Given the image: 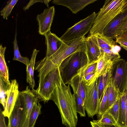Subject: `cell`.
<instances>
[{"mask_svg":"<svg viewBox=\"0 0 127 127\" xmlns=\"http://www.w3.org/2000/svg\"><path fill=\"white\" fill-rule=\"evenodd\" d=\"M85 36L63 41L59 49L50 57L42 59L36 64L35 70L39 73V85L50 71L59 67L62 63L72 54L78 52L86 53Z\"/></svg>","mask_w":127,"mask_h":127,"instance_id":"cell-1","label":"cell"},{"mask_svg":"<svg viewBox=\"0 0 127 127\" xmlns=\"http://www.w3.org/2000/svg\"><path fill=\"white\" fill-rule=\"evenodd\" d=\"M50 100L57 106L63 124L66 127H76L78 119L75 98L74 94L71 93L70 84L66 86L62 79L55 83Z\"/></svg>","mask_w":127,"mask_h":127,"instance_id":"cell-2","label":"cell"},{"mask_svg":"<svg viewBox=\"0 0 127 127\" xmlns=\"http://www.w3.org/2000/svg\"><path fill=\"white\" fill-rule=\"evenodd\" d=\"M127 6V0H107L97 14L90 34H102L107 25L122 12Z\"/></svg>","mask_w":127,"mask_h":127,"instance_id":"cell-3","label":"cell"},{"mask_svg":"<svg viewBox=\"0 0 127 127\" xmlns=\"http://www.w3.org/2000/svg\"><path fill=\"white\" fill-rule=\"evenodd\" d=\"M87 63V56L85 53L82 52L75 53L65 60L59 67L64 83L65 85L69 84L72 78Z\"/></svg>","mask_w":127,"mask_h":127,"instance_id":"cell-4","label":"cell"},{"mask_svg":"<svg viewBox=\"0 0 127 127\" xmlns=\"http://www.w3.org/2000/svg\"><path fill=\"white\" fill-rule=\"evenodd\" d=\"M62 79L59 67L49 73L44 78L37 89L32 90L36 95L39 101H43L45 103L50 100L51 94L55 88V83Z\"/></svg>","mask_w":127,"mask_h":127,"instance_id":"cell-5","label":"cell"},{"mask_svg":"<svg viewBox=\"0 0 127 127\" xmlns=\"http://www.w3.org/2000/svg\"><path fill=\"white\" fill-rule=\"evenodd\" d=\"M96 15L94 12L85 18L81 20L67 29L60 38L62 41H66L85 36L91 29Z\"/></svg>","mask_w":127,"mask_h":127,"instance_id":"cell-6","label":"cell"},{"mask_svg":"<svg viewBox=\"0 0 127 127\" xmlns=\"http://www.w3.org/2000/svg\"><path fill=\"white\" fill-rule=\"evenodd\" d=\"M110 78L121 95L127 87V61L120 59L114 62L111 69Z\"/></svg>","mask_w":127,"mask_h":127,"instance_id":"cell-7","label":"cell"},{"mask_svg":"<svg viewBox=\"0 0 127 127\" xmlns=\"http://www.w3.org/2000/svg\"><path fill=\"white\" fill-rule=\"evenodd\" d=\"M98 86V78L93 82L86 85L84 106L89 117L93 118L98 113L100 101L99 98Z\"/></svg>","mask_w":127,"mask_h":127,"instance_id":"cell-8","label":"cell"},{"mask_svg":"<svg viewBox=\"0 0 127 127\" xmlns=\"http://www.w3.org/2000/svg\"><path fill=\"white\" fill-rule=\"evenodd\" d=\"M25 101L19 93L14 107L8 119L7 127H24L27 114Z\"/></svg>","mask_w":127,"mask_h":127,"instance_id":"cell-9","label":"cell"},{"mask_svg":"<svg viewBox=\"0 0 127 127\" xmlns=\"http://www.w3.org/2000/svg\"><path fill=\"white\" fill-rule=\"evenodd\" d=\"M55 12L54 7L52 6L45 9L43 12L36 16L40 34L44 35L50 31Z\"/></svg>","mask_w":127,"mask_h":127,"instance_id":"cell-10","label":"cell"},{"mask_svg":"<svg viewBox=\"0 0 127 127\" xmlns=\"http://www.w3.org/2000/svg\"><path fill=\"white\" fill-rule=\"evenodd\" d=\"M19 85L15 79L11 80L9 86L5 108L2 111L4 117L8 118L15 104L19 95Z\"/></svg>","mask_w":127,"mask_h":127,"instance_id":"cell-11","label":"cell"},{"mask_svg":"<svg viewBox=\"0 0 127 127\" xmlns=\"http://www.w3.org/2000/svg\"><path fill=\"white\" fill-rule=\"evenodd\" d=\"M85 41L87 63L97 61L100 56L101 51L95 35L90 34L85 37Z\"/></svg>","mask_w":127,"mask_h":127,"instance_id":"cell-12","label":"cell"},{"mask_svg":"<svg viewBox=\"0 0 127 127\" xmlns=\"http://www.w3.org/2000/svg\"><path fill=\"white\" fill-rule=\"evenodd\" d=\"M96 0H54L52 3L62 5L69 9L72 13L77 14L85 7Z\"/></svg>","mask_w":127,"mask_h":127,"instance_id":"cell-13","label":"cell"},{"mask_svg":"<svg viewBox=\"0 0 127 127\" xmlns=\"http://www.w3.org/2000/svg\"><path fill=\"white\" fill-rule=\"evenodd\" d=\"M45 37L46 50L45 58L53 55L61 47L63 41L50 31L44 35Z\"/></svg>","mask_w":127,"mask_h":127,"instance_id":"cell-14","label":"cell"},{"mask_svg":"<svg viewBox=\"0 0 127 127\" xmlns=\"http://www.w3.org/2000/svg\"><path fill=\"white\" fill-rule=\"evenodd\" d=\"M19 94L24 98L27 106L26 117L24 127H29V121L31 111L34 103L39 102L35 94L27 86L25 90L19 92Z\"/></svg>","mask_w":127,"mask_h":127,"instance_id":"cell-15","label":"cell"},{"mask_svg":"<svg viewBox=\"0 0 127 127\" xmlns=\"http://www.w3.org/2000/svg\"><path fill=\"white\" fill-rule=\"evenodd\" d=\"M127 14V6L122 12L114 17L105 27L103 34L107 37L116 39L114 36V32Z\"/></svg>","mask_w":127,"mask_h":127,"instance_id":"cell-16","label":"cell"},{"mask_svg":"<svg viewBox=\"0 0 127 127\" xmlns=\"http://www.w3.org/2000/svg\"><path fill=\"white\" fill-rule=\"evenodd\" d=\"M69 84L73 89L74 94L81 96L84 101L86 85L79 74L77 73L72 78Z\"/></svg>","mask_w":127,"mask_h":127,"instance_id":"cell-17","label":"cell"},{"mask_svg":"<svg viewBox=\"0 0 127 127\" xmlns=\"http://www.w3.org/2000/svg\"><path fill=\"white\" fill-rule=\"evenodd\" d=\"M39 51V50H37L36 49L33 50L29 63L26 66V81L32 90L34 89L35 85L34 71L35 68L36 58L37 55Z\"/></svg>","mask_w":127,"mask_h":127,"instance_id":"cell-18","label":"cell"},{"mask_svg":"<svg viewBox=\"0 0 127 127\" xmlns=\"http://www.w3.org/2000/svg\"><path fill=\"white\" fill-rule=\"evenodd\" d=\"M5 47H3L2 44L0 46V77L6 84L10 85L8 68L5 62L4 54L6 49Z\"/></svg>","mask_w":127,"mask_h":127,"instance_id":"cell-19","label":"cell"},{"mask_svg":"<svg viewBox=\"0 0 127 127\" xmlns=\"http://www.w3.org/2000/svg\"><path fill=\"white\" fill-rule=\"evenodd\" d=\"M95 34L100 49L114 50L116 46V42L113 38L107 37L103 34L97 33Z\"/></svg>","mask_w":127,"mask_h":127,"instance_id":"cell-20","label":"cell"},{"mask_svg":"<svg viewBox=\"0 0 127 127\" xmlns=\"http://www.w3.org/2000/svg\"><path fill=\"white\" fill-rule=\"evenodd\" d=\"M105 60L102 56H100L97 61L95 75L97 78L106 73L111 68L113 63Z\"/></svg>","mask_w":127,"mask_h":127,"instance_id":"cell-21","label":"cell"},{"mask_svg":"<svg viewBox=\"0 0 127 127\" xmlns=\"http://www.w3.org/2000/svg\"><path fill=\"white\" fill-rule=\"evenodd\" d=\"M126 101L124 92L120 98L119 114L117 122L118 127H126Z\"/></svg>","mask_w":127,"mask_h":127,"instance_id":"cell-22","label":"cell"},{"mask_svg":"<svg viewBox=\"0 0 127 127\" xmlns=\"http://www.w3.org/2000/svg\"><path fill=\"white\" fill-rule=\"evenodd\" d=\"M97 61L87 63L78 70L77 73L82 78L89 75L95 73Z\"/></svg>","mask_w":127,"mask_h":127,"instance_id":"cell-23","label":"cell"},{"mask_svg":"<svg viewBox=\"0 0 127 127\" xmlns=\"http://www.w3.org/2000/svg\"><path fill=\"white\" fill-rule=\"evenodd\" d=\"M17 32L16 28L14 38L13 42L14 51V56L13 60L20 62L27 66L29 64L30 60L28 57H24L21 56L17 43Z\"/></svg>","mask_w":127,"mask_h":127,"instance_id":"cell-24","label":"cell"},{"mask_svg":"<svg viewBox=\"0 0 127 127\" xmlns=\"http://www.w3.org/2000/svg\"><path fill=\"white\" fill-rule=\"evenodd\" d=\"M120 95L114 87L110 78L109 86L107 110L113 105Z\"/></svg>","mask_w":127,"mask_h":127,"instance_id":"cell-25","label":"cell"},{"mask_svg":"<svg viewBox=\"0 0 127 127\" xmlns=\"http://www.w3.org/2000/svg\"><path fill=\"white\" fill-rule=\"evenodd\" d=\"M109 86L104 89L103 97L99 104L97 114V117L99 118H100L108 109Z\"/></svg>","mask_w":127,"mask_h":127,"instance_id":"cell-26","label":"cell"},{"mask_svg":"<svg viewBox=\"0 0 127 127\" xmlns=\"http://www.w3.org/2000/svg\"><path fill=\"white\" fill-rule=\"evenodd\" d=\"M41 105L39 102L34 103L30 116L29 127H34L36 120L41 113Z\"/></svg>","mask_w":127,"mask_h":127,"instance_id":"cell-27","label":"cell"},{"mask_svg":"<svg viewBox=\"0 0 127 127\" xmlns=\"http://www.w3.org/2000/svg\"><path fill=\"white\" fill-rule=\"evenodd\" d=\"M100 56H103L108 61L114 63L120 59V56L118 52L108 49H100Z\"/></svg>","mask_w":127,"mask_h":127,"instance_id":"cell-28","label":"cell"},{"mask_svg":"<svg viewBox=\"0 0 127 127\" xmlns=\"http://www.w3.org/2000/svg\"><path fill=\"white\" fill-rule=\"evenodd\" d=\"M9 85L6 83L0 77V103L4 109L5 106Z\"/></svg>","mask_w":127,"mask_h":127,"instance_id":"cell-29","label":"cell"},{"mask_svg":"<svg viewBox=\"0 0 127 127\" xmlns=\"http://www.w3.org/2000/svg\"><path fill=\"white\" fill-rule=\"evenodd\" d=\"M18 1V0H10L7 1L6 5L0 11V15L4 19L7 20Z\"/></svg>","mask_w":127,"mask_h":127,"instance_id":"cell-30","label":"cell"},{"mask_svg":"<svg viewBox=\"0 0 127 127\" xmlns=\"http://www.w3.org/2000/svg\"><path fill=\"white\" fill-rule=\"evenodd\" d=\"M96 121L100 124L116 125L117 126V123L113 116L106 112L102 115L99 119Z\"/></svg>","mask_w":127,"mask_h":127,"instance_id":"cell-31","label":"cell"},{"mask_svg":"<svg viewBox=\"0 0 127 127\" xmlns=\"http://www.w3.org/2000/svg\"><path fill=\"white\" fill-rule=\"evenodd\" d=\"M74 95L75 98L77 112L79 114L81 117H85L86 114L84 101L81 96Z\"/></svg>","mask_w":127,"mask_h":127,"instance_id":"cell-32","label":"cell"},{"mask_svg":"<svg viewBox=\"0 0 127 127\" xmlns=\"http://www.w3.org/2000/svg\"><path fill=\"white\" fill-rule=\"evenodd\" d=\"M120 96L113 105L106 112L113 116L117 123L119 114Z\"/></svg>","mask_w":127,"mask_h":127,"instance_id":"cell-33","label":"cell"},{"mask_svg":"<svg viewBox=\"0 0 127 127\" xmlns=\"http://www.w3.org/2000/svg\"><path fill=\"white\" fill-rule=\"evenodd\" d=\"M127 31V14L124 17L118 27L115 31L114 36L116 38Z\"/></svg>","mask_w":127,"mask_h":127,"instance_id":"cell-34","label":"cell"},{"mask_svg":"<svg viewBox=\"0 0 127 127\" xmlns=\"http://www.w3.org/2000/svg\"><path fill=\"white\" fill-rule=\"evenodd\" d=\"M98 97L99 99L101 101L103 96L104 90L105 88V85L103 75L98 78Z\"/></svg>","mask_w":127,"mask_h":127,"instance_id":"cell-35","label":"cell"},{"mask_svg":"<svg viewBox=\"0 0 127 127\" xmlns=\"http://www.w3.org/2000/svg\"><path fill=\"white\" fill-rule=\"evenodd\" d=\"M37 2L43 3V0H31L29 1V2L23 8L24 11H26L28 10L30 7L34 3Z\"/></svg>","mask_w":127,"mask_h":127,"instance_id":"cell-36","label":"cell"},{"mask_svg":"<svg viewBox=\"0 0 127 127\" xmlns=\"http://www.w3.org/2000/svg\"><path fill=\"white\" fill-rule=\"evenodd\" d=\"M0 127H7L6 125L2 111L1 109H0Z\"/></svg>","mask_w":127,"mask_h":127,"instance_id":"cell-37","label":"cell"},{"mask_svg":"<svg viewBox=\"0 0 127 127\" xmlns=\"http://www.w3.org/2000/svg\"><path fill=\"white\" fill-rule=\"evenodd\" d=\"M116 39V42L119 44L121 47L127 51V42L118 39Z\"/></svg>","mask_w":127,"mask_h":127,"instance_id":"cell-38","label":"cell"},{"mask_svg":"<svg viewBox=\"0 0 127 127\" xmlns=\"http://www.w3.org/2000/svg\"><path fill=\"white\" fill-rule=\"evenodd\" d=\"M123 40L127 42V31L116 38V39Z\"/></svg>","mask_w":127,"mask_h":127,"instance_id":"cell-39","label":"cell"},{"mask_svg":"<svg viewBox=\"0 0 127 127\" xmlns=\"http://www.w3.org/2000/svg\"><path fill=\"white\" fill-rule=\"evenodd\" d=\"M126 101V127H127V87L125 89L124 91Z\"/></svg>","mask_w":127,"mask_h":127,"instance_id":"cell-40","label":"cell"},{"mask_svg":"<svg viewBox=\"0 0 127 127\" xmlns=\"http://www.w3.org/2000/svg\"><path fill=\"white\" fill-rule=\"evenodd\" d=\"M91 127H102L101 125L96 120H93L90 122Z\"/></svg>","mask_w":127,"mask_h":127,"instance_id":"cell-41","label":"cell"},{"mask_svg":"<svg viewBox=\"0 0 127 127\" xmlns=\"http://www.w3.org/2000/svg\"><path fill=\"white\" fill-rule=\"evenodd\" d=\"M51 1V0H43V2L44 3L45 5H46L48 8H49V2Z\"/></svg>","mask_w":127,"mask_h":127,"instance_id":"cell-42","label":"cell"},{"mask_svg":"<svg viewBox=\"0 0 127 127\" xmlns=\"http://www.w3.org/2000/svg\"><path fill=\"white\" fill-rule=\"evenodd\" d=\"M100 125L102 127H118L116 125H110L102 124Z\"/></svg>","mask_w":127,"mask_h":127,"instance_id":"cell-43","label":"cell"}]
</instances>
